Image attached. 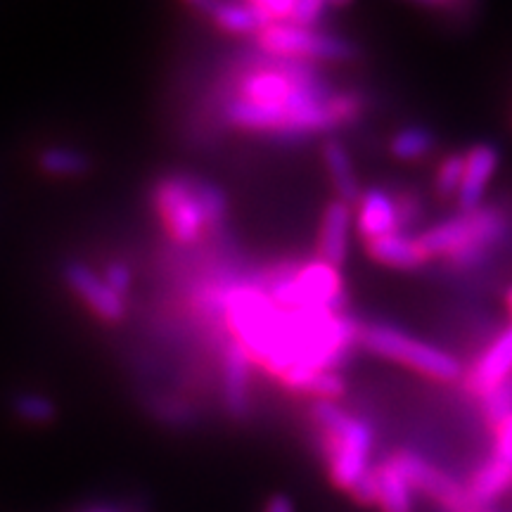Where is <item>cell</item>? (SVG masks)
<instances>
[{
  "label": "cell",
  "instance_id": "cell-19",
  "mask_svg": "<svg viewBox=\"0 0 512 512\" xmlns=\"http://www.w3.org/2000/svg\"><path fill=\"white\" fill-rule=\"evenodd\" d=\"M36 164L41 169V174L57 178V181H76V178L91 174L93 169V159L83 150H79V147L69 145L43 147L38 152Z\"/></svg>",
  "mask_w": 512,
  "mask_h": 512
},
{
  "label": "cell",
  "instance_id": "cell-23",
  "mask_svg": "<svg viewBox=\"0 0 512 512\" xmlns=\"http://www.w3.org/2000/svg\"><path fill=\"white\" fill-rule=\"evenodd\" d=\"M465 174V155H446L437 164V174H434V192L437 197L446 202H456L460 185H463Z\"/></svg>",
  "mask_w": 512,
  "mask_h": 512
},
{
  "label": "cell",
  "instance_id": "cell-3",
  "mask_svg": "<svg viewBox=\"0 0 512 512\" xmlns=\"http://www.w3.org/2000/svg\"><path fill=\"white\" fill-rule=\"evenodd\" d=\"M309 413L330 482L351 494V489L373 470V427L335 401H313Z\"/></svg>",
  "mask_w": 512,
  "mask_h": 512
},
{
  "label": "cell",
  "instance_id": "cell-22",
  "mask_svg": "<svg viewBox=\"0 0 512 512\" xmlns=\"http://www.w3.org/2000/svg\"><path fill=\"white\" fill-rule=\"evenodd\" d=\"M12 411L22 422L34 427H43L55 422L57 418V406L55 401L46 394L38 392H22L12 399Z\"/></svg>",
  "mask_w": 512,
  "mask_h": 512
},
{
  "label": "cell",
  "instance_id": "cell-13",
  "mask_svg": "<svg viewBox=\"0 0 512 512\" xmlns=\"http://www.w3.org/2000/svg\"><path fill=\"white\" fill-rule=\"evenodd\" d=\"M498 164H501V152L491 143L472 145L465 152L463 185H460V192L456 197L460 211H472L482 207L486 190H489V185L498 171Z\"/></svg>",
  "mask_w": 512,
  "mask_h": 512
},
{
  "label": "cell",
  "instance_id": "cell-14",
  "mask_svg": "<svg viewBox=\"0 0 512 512\" xmlns=\"http://www.w3.org/2000/svg\"><path fill=\"white\" fill-rule=\"evenodd\" d=\"M356 233L363 242L384 238L396 233L399 228V211H396V197L384 188L363 190L361 200L354 207Z\"/></svg>",
  "mask_w": 512,
  "mask_h": 512
},
{
  "label": "cell",
  "instance_id": "cell-37",
  "mask_svg": "<svg viewBox=\"0 0 512 512\" xmlns=\"http://www.w3.org/2000/svg\"><path fill=\"white\" fill-rule=\"evenodd\" d=\"M475 512H491V510H489V508H486V510H475Z\"/></svg>",
  "mask_w": 512,
  "mask_h": 512
},
{
  "label": "cell",
  "instance_id": "cell-34",
  "mask_svg": "<svg viewBox=\"0 0 512 512\" xmlns=\"http://www.w3.org/2000/svg\"><path fill=\"white\" fill-rule=\"evenodd\" d=\"M330 5H335V8H344V5H351L354 0H328Z\"/></svg>",
  "mask_w": 512,
  "mask_h": 512
},
{
  "label": "cell",
  "instance_id": "cell-36",
  "mask_svg": "<svg viewBox=\"0 0 512 512\" xmlns=\"http://www.w3.org/2000/svg\"><path fill=\"white\" fill-rule=\"evenodd\" d=\"M91 512H114V510H105V508H95V510H91Z\"/></svg>",
  "mask_w": 512,
  "mask_h": 512
},
{
  "label": "cell",
  "instance_id": "cell-5",
  "mask_svg": "<svg viewBox=\"0 0 512 512\" xmlns=\"http://www.w3.org/2000/svg\"><path fill=\"white\" fill-rule=\"evenodd\" d=\"M361 349L377 358L399 363V366L413 370V373L430 377L434 382H458L463 380L465 370L451 351L425 342V339L411 335V332L394 328L389 323H363L361 328Z\"/></svg>",
  "mask_w": 512,
  "mask_h": 512
},
{
  "label": "cell",
  "instance_id": "cell-2",
  "mask_svg": "<svg viewBox=\"0 0 512 512\" xmlns=\"http://www.w3.org/2000/svg\"><path fill=\"white\" fill-rule=\"evenodd\" d=\"M150 202L166 238L181 249L221 235L228 226L230 202L221 185L188 171L155 178Z\"/></svg>",
  "mask_w": 512,
  "mask_h": 512
},
{
  "label": "cell",
  "instance_id": "cell-29",
  "mask_svg": "<svg viewBox=\"0 0 512 512\" xmlns=\"http://www.w3.org/2000/svg\"><path fill=\"white\" fill-rule=\"evenodd\" d=\"M328 8H330L328 0H294L290 24H297V27H306V29H318L316 24L325 17Z\"/></svg>",
  "mask_w": 512,
  "mask_h": 512
},
{
  "label": "cell",
  "instance_id": "cell-32",
  "mask_svg": "<svg viewBox=\"0 0 512 512\" xmlns=\"http://www.w3.org/2000/svg\"><path fill=\"white\" fill-rule=\"evenodd\" d=\"M245 3L264 12L271 22H290L294 10V0H245Z\"/></svg>",
  "mask_w": 512,
  "mask_h": 512
},
{
  "label": "cell",
  "instance_id": "cell-10",
  "mask_svg": "<svg viewBox=\"0 0 512 512\" xmlns=\"http://www.w3.org/2000/svg\"><path fill=\"white\" fill-rule=\"evenodd\" d=\"M254 361L235 339H223L219 347L221 403L230 418L242 420L252 411Z\"/></svg>",
  "mask_w": 512,
  "mask_h": 512
},
{
  "label": "cell",
  "instance_id": "cell-17",
  "mask_svg": "<svg viewBox=\"0 0 512 512\" xmlns=\"http://www.w3.org/2000/svg\"><path fill=\"white\" fill-rule=\"evenodd\" d=\"M320 159H323L325 171H328L330 185H332V190H335L337 200L356 207L358 200H361V195H363V185H361V178H358L356 164L349 155L347 145H344L342 140L335 136L325 138L323 150H320Z\"/></svg>",
  "mask_w": 512,
  "mask_h": 512
},
{
  "label": "cell",
  "instance_id": "cell-31",
  "mask_svg": "<svg viewBox=\"0 0 512 512\" xmlns=\"http://www.w3.org/2000/svg\"><path fill=\"white\" fill-rule=\"evenodd\" d=\"M413 3L422 5V8L441 10L453 17H472L477 0H413Z\"/></svg>",
  "mask_w": 512,
  "mask_h": 512
},
{
  "label": "cell",
  "instance_id": "cell-12",
  "mask_svg": "<svg viewBox=\"0 0 512 512\" xmlns=\"http://www.w3.org/2000/svg\"><path fill=\"white\" fill-rule=\"evenodd\" d=\"M354 228L356 221L351 204L337 200V197L325 204L316 233V259L335 268H342L347 264Z\"/></svg>",
  "mask_w": 512,
  "mask_h": 512
},
{
  "label": "cell",
  "instance_id": "cell-15",
  "mask_svg": "<svg viewBox=\"0 0 512 512\" xmlns=\"http://www.w3.org/2000/svg\"><path fill=\"white\" fill-rule=\"evenodd\" d=\"M197 10L204 12L223 34L230 36H259L268 24H273L264 12L249 3H233V0H195Z\"/></svg>",
  "mask_w": 512,
  "mask_h": 512
},
{
  "label": "cell",
  "instance_id": "cell-30",
  "mask_svg": "<svg viewBox=\"0 0 512 512\" xmlns=\"http://www.w3.org/2000/svg\"><path fill=\"white\" fill-rule=\"evenodd\" d=\"M494 430V448H491V456L501 458L503 463L512 467V415L503 418L498 425L491 427Z\"/></svg>",
  "mask_w": 512,
  "mask_h": 512
},
{
  "label": "cell",
  "instance_id": "cell-4",
  "mask_svg": "<svg viewBox=\"0 0 512 512\" xmlns=\"http://www.w3.org/2000/svg\"><path fill=\"white\" fill-rule=\"evenodd\" d=\"M259 285L287 311H332L347 313L349 294L342 268L313 256L309 261L283 259L254 273Z\"/></svg>",
  "mask_w": 512,
  "mask_h": 512
},
{
  "label": "cell",
  "instance_id": "cell-38",
  "mask_svg": "<svg viewBox=\"0 0 512 512\" xmlns=\"http://www.w3.org/2000/svg\"><path fill=\"white\" fill-rule=\"evenodd\" d=\"M188 3H195V0H188Z\"/></svg>",
  "mask_w": 512,
  "mask_h": 512
},
{
  "label": "cell",
  "instance_id": "cell-27",
  "mask_svg": "<svg viewBox=\"0 0 512 512\" xmlns=\"http://www.w3.org/2000/svg\"><path fill=\"white\" fill-rule=\"evenodd\" d=\"M396 211H399V228L401 233H411V228L418 226L422 219V202L418 192L401 190L396 192Z\"/></svg>",
  "mask_w": 512,
  "mask_h": 512
},
{
  "label": "cell",
  "instance_id": "cell-21",
  "mask_svg": "<svg viewBox=\"0 0 512 512\" xmlns=\"http://www.w3.org/2000/svg\"><path fill=\"white\" fill-rule=\"evenodd\" d=\"M434 145H437V136L427 126H403L394 133L392 140H389V152H392L394 159L399 162L413 164L420 162V159L430 157Z\"/></svg>",
  "mask_w": 512,
  "mask_h": 512
},
{
  "label": "cell",
  "instance_id": "cell-24",
  "mask_svg": "<svg viewBox=\"0 0 512 512\" xmlns=\"http://www.w3.org/2000/svg\"><path fill=\"white\" fill-rule=\"evenodd\" d=\"M304 394L311 396L313 401L342 403L344 396H347V380L337 370H325V373L313 377Z\"/></svg>",
  "mask_w": 512,
  "mask_h": 512
},
{
  "label": "cell",
  "instance_id": "cell-20",
  "mask_svg": "<svg viewBox=\"0 0 512 512\" xmlns=\"http://www.w3.org/2000/svg\"><path fill=\"white\" fill-rule=\"evenodd\" d=\"M415 489L392 463V458L377 463V508L380 512H415Z\"/></svg>",
  "mask_w": 512,
  "mask_h": 512
},
{
  "label": "cell",
  "instance_id": "cell-25",
  "mask_svg": "<svg viewBox=\"0 0 512 512\" xmlns=\"http://www.w3.org/2000/svg\"><path fill=\"white\" fill-rule=\"evenodd\" d=\"M482 408H484V418L489 420L491 427L498 425L503 418H508V415H512V377L505 384H501L496 392L486 396L482 401Z\"/></svg>",
  "mask_w": 512,
  "mask_h": 512
},
{
  "label": "cell",
  "instance_id": "cell-35",
  "mask_svg": "<svg viewBox=\"0 0 512 512\" xmlns=\"http://www.w3.org/2000/svg\"><path fill=\"white\" fill-rule=\"evenodd\" d=\"M505 304H508V311H510V316H512V287L508 290V294H505Z\"/></svg>",
  "mask_w": 512,
  "mask_h": 512
},
{
  "label": "cell",
  "instance_id": "cell-28",
  "mask_svg": "<svg viewBox=\"0 0 512 512\" xmlns=\"http://www.w3.org/2000/svg\"><path fill=\"white\" fill-rule=\"evenodd\" d=\"M100 275L107 280V285H110L117 294H121L124 299H128V294L133 292V268L128 266L126 261L121 259L107 261Z\"/></svg>",
  "mask_w": 512,
  "mask_h": 512
},
{
  "label": "cell",
  "instance_id": "cell-26",
  "mask_svg": "<svg viewBox=\"0 0 512 512\" xmlns=\"http://www.w3.org/2000/svg\"><path fill=\"white\" fill-rule=\"evenodd\" d=\"M494 256V249L482 247V245H470L465 249H458L456 254H451L444 259L453 271H475V268H482L491 261Z\"/></svg>",
  "mask_w": 512,
  "mask_h": 512
},
{
  "label": "cell",
  "instance_id": "cell-9",
  "mask_svg": "<svg viewBox=\"0 0 512 512\" xmlns=\"http://www.w3.org/2000/svg\"><path fill=\"white\" fill-rule=\"evenodd\" d=\"M62 280L67 290L74 294L79 302L86 306L93 318L107 325H117L128 316V304L107 285L98 271H93L86 261L72 259L62 266Z\"/></svg>",
  "mask_w": 512,
  "mask_h": 512
},
{
  "label": "cell",
  "instance_id": "cell-16",
  "mask_svg": "<svg viewBox=\"0 0 512 512\" xmlns=\"http://www.w3.org/2000/svg\"><path fill=\"white\" fill-rule=\"evenodd\" d=\"M366 254L375 264L394 268V271H418L430 261V256L422 249L418 235L396 233L384 235V238L366 242Z\"/></svg>",
  "mask_w": 512,
  "mask_h": 512
},
{
  "label": "cell",
  "instance_id": "cell-18",
  "mask_svg": "<svg viewBox=\"0 0 512 512\" xmlns=\"http://www.w3.org/2000/svg\"><path fill=\"white\" fill-rule=\"evenodd\" d=\"M467 498L479 510H486L498 498H503L512 489V467L501 458L489 456L472 472L470 482L465 484Z\"/></svg>",
  "mask_w": 512,
  "mask_h": 512
},
{
  "label": "cell",
  "instance_id": "cell-33",
  "mask_svg": "<svg viewBox=\"0 0 512 512\" xmlns=\"http://www.w3.org/2000/svg\"><path fill=\"white\" fill-rule=\"evenodd\" d=\"M264 512H294V505L287 496L275 494L268 498V503L264 505Z\"/></svg>",
  "mask_w": 512,
  "mask_h": 512
},
{
  "label": "cell",
  "instance_id": "cell-6",
  "mask_svg": "<svg viewBox=\"0 0 512 512\" xmlns=\"http://www.w3.org/2000/svg\"><path fill=\"white\" fill-rule=\"evenodd\" d=\"M510 238V223L508 216L496 207H486L482 204L479 209L460 211V214L448 216V219L434 223L418 235L422 249L430 259H448L456 254L458 249L470 245L482 247H501Z\"/></svg>",
  "mask_w": 512,
  "mask_h": 512
},
{
  "label": "cell",
  "instance_id": "cell-1",
  "mask_svg": "<svg viewBox=\"0 0 512 512\" xmlns=\"http://www.w3.org/2000/svg\"><path fill=\"white\" fill-rule=\"evenodd\" d=\"M209 105L221 126L280 143L330 138L366 112L361 91H337L320 64L261 50L230 64L211 88Z\"/></svg>",
  "mask_w": 512,
  "mask_h": 512
},
{
  "label": "cell",
  "instance_id": "cell-11",
  "mask_svg": "<svg viewBox=\"0 0 512 512\" xmlns=\"http://www.w3.org/2000/svg\"><path fill=\"white\" fill-rule=\"evenodd\" d=\"M512 377V325L491 339L489 347L475 358L470 370L463 375L465 389L475 399L484 401L491 392Z\"/></svg>",
  "mask_w": 512,
  "mask_h": 512
},
{
  "label": "cell",
  "instance_id": "cell-7",
  "mask_svg": "<svg viewBox=\"0 0 512 512\" xmlns=\"http://www.w3.org/2000/svg\"><path fill=\"white\" fill-rule=\"evenodd\" d=\"M256 50L285 60H299L311 64L351 62L358 57V48L347 38L325 34L320 29L297 27L290 22H273L254 38Z\"/></svg>",
  "mask_w": 512,
  "mask_h": 512
},
{
  "label": "cell",
  "instance_id": "cell-8",
  "mask_svg": "<svg viewBox=\"0 0 512 512\" xmlns=\"http://www.w3.org/2000/svg\"><path fill=\"white\" fill-rule=\"evenodd\" d=\"M392 463L403 472V477L411 482L415 491H420L422 496H427L434 501L444 512H475L479 508L470 503L467 498L465 484H460L451 475H446L444 470L437 465H432L430 460L422 458L420 453L408 451V448H401V451L392 453Z\"/></svg>",
  "mask_w": 512,
  "mask_h": 512
}]
</instances>
